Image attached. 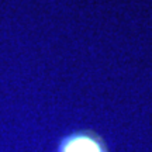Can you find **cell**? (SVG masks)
Returning a JSON list of instances; mask_svg holds the SVG:
<instances>
[{"mask_svg": "<svg viewBox=\"0 0 152 152\" xmlns=\"http://www.w3.org/2000/svg\"><path fill=\"white\" fill-rule=\"evenodd\" d=\"M61 152H106L99 138L87 134H79L68 138Z\"/></svg>", "mask_w": 152, "mask_h": 152, "instance_id": "cell-1", "label": "cell"}]
</instances>
